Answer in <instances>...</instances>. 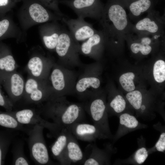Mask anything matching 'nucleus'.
Wrapping results in <instances>:
<instances>
[{
    "mask_svg": "<svg viewBox=\"0 0 165 165\" xmlns=\"http://www.w3.org/2000/svg\"><path fill=\"white\" fill-rule=\"evenodd\" d=\"M14 164L16 165H28L29 164L24 157L23 156H19L16 160Z\"/></svg>",
    "mask_w": 165,
    "mask_h": 165,
    "instance_id": "f704fd0d",
    "label": "nucleus"
},
{
    "mask_svg": "<svg viewBox=\"0 0 165 165\" xmlns=\"http://www.w3.org/2000/svg\"><path fill=\"white\" fill-rule=\"evenodd\" d=\"M137 42L132 43L130 46L131 51L134 53L137 54L140 52L144 55L149 54L152 50V47L150 45H145L141 44L137 39Z\"/></svg>",
    "mask_w": 165,
    "mask_h": 165,
    "instance_id": "2f4dec72",
    "label": "nucleus"
},
{
    "mask_svg": "<svg viewBox=\"0 0 165 165\" xmlns=\"http://www.w3.org/2000/svg\"><path fill=\"white\" fill-rule=\"evenodd\" d=\"M56 23L47 24L44 26L42 31V38L46 48L55 49L61 29Z\"/></svg>",
    "mask_w": 165,
    "mask_h": 165,
    "instance_id": "4468645a",
    "label": "nucleus"
},
{
    "mask_svg": "<svg viewBox=\"0 0 165 165\" xmlns=\"http://www.w3.org/2000/svg\"><path fill=\"white\" fill-rule=\"evenodd\" d=\"M31 152L33 159L38 163L46 164L50 160L48 150L44 141L42 133H40L38 139L34 141L31 146Z\"/></svg>",
    "mask_w": 165,
    "mask_h": 165,
    "instance_id": "2eb2a0df",
    "label": "nucleus"
},
{
    "mask_svg": "<svg viewBox=\"0 0 165 165\" xmlns=\"http://www.w3.org/2000/svg\"><path fill=\"white\" fill-rule=\"evenodd\" d=\"M13 116L21 124L35 125L46 128L55 136L60 132L62 129L53 123L44 119L31 109L19 111L16 112Z\"/></svg>",
    "mask_w": 165,
    "mask_h": 165,
    "instance_id": "39448f33",
    "label": "nucleus"
},
{
    "mask_svg": "<svg viewBox=\"0 0 165 165\" xmlns=\"http://www.w3.org/2000/svg\"><path fill=\"white\" fill-rule=\"evenodd\" d=\"M105 42L104 36L102 31H97L92 36L85 40L81 46L82 52L86 55L92 54L96 47L100 46Z\"/></svg>",
    "mask_w": 165,
    "mask_h": 165,
    "instance_id": "a211bd4d",
    "label": "nucleus"
},
{
    "mask_svg": "<svg viewBox=\"0 0 165 165\" xmlns=\"http://www.w3.org/2000/svg\"><path fill=\"white\" fill-rule=\"evenodd\" d=\"M16 61L11 55H5L0 57V69L7 72L13 71L16 68Z\"/></svg>",
    "mask_w": 165,
    "mask_h": 165,
    "instance_id": "7c9ffc66",
    "label": "nucleus"
},
{
    "mask_svg": "<svg viewBox=\"0 0 165 165\" xmlns=\"http://www.w3.org/2000/svg\"><path fill=\"white\" fill-rule=\"evenodd\" d=\"M51 79L52 85L56 90L61 91L64 88V77L61 70L58 68L54 69L52 72Z\"/></svg>",
    "mask_w": 165,
    "mask_h": 165,
    "instance_id": "a878e982",
    "label": "nucleus"
},
{
    "mask_svg": "<svg viewBox=\"0 0 165 165\" xmlns=\"http://www.w3.org/2000/svg\"><path fill=\"white\" fill-rule=\"evenodd\" d=\"M2 151L0 148V165L1 164Z\"/></svg>",
    "mask_w": 165,
    "mask_h": 165,
    "instance_id": "e433bc0d",
    "label": "nucleus"
},
{
    "mask_svg": "<svg viewBox=\"0 0 165 165\" xmlns=\"http://www.w3.org/2000/svg\"><path fill=\"white\" fill-rule=\"evenodd\" d=\"M10 0H0V17L4 16L8 10Z\"/></svg>",
    "mask_w": 165,
    "mask_h": 165,
    "instance_id": "72a5a7b5",
    "label": "nucleus"
},
{
    "mask_svg": "<svg viewBox=\"0 0 165 165\" xmlns=\"http://www.w3.org/2000/svg\"><path fill=\"white\" fill-rule=\"evenodd\" d=\"M124 6L128 9L130 15L133 17L140 16L149 11L154 4L153 0H121Z\"/></svg>",
    "mask_w": 165,
    "mask_h": 165,
    "instance_id": "f3484780",
    "label": "nucleus"
},
{
    "mask_svg": "<svg viewBox=\"0 0 165 165\" xmlns=\"http://www.w3.org/2000/svg\"><path fill=\"white\" fill-rule=\"evenodd\" d=\"M61 3L69 7L78 17L100 19L104 6L100 0H62Z\"/></svg>",
    "mask_w": 165,
    "mask_h": 165,
    "instance_id": "7ed1b4c3",
    "label": "nucleus"
},
{
    "mask_svg": "<svg viewBox=\"0 0 165 165\" xmlns=\"http://www.w3.org/2000/svg\"><path fill=\"white\" fill-rule=\"evenodd\" d=\"M5 101L0 91V106H4L5 105Z\"/></svg>",
    "mask_w": 165,
    "mask_h": 165,
    "instance_id": "c9c22d12",
    "label": "nucleus"
},
{
    "mask_svg": "<svg viewBox=\"0 0 165 165\" xmlns=\"http://www.w3.org/2000/svg\"><path fill=\"white\" fill-rule=\"evenodd\" d=\"M62 20L68 26L71 35L77 42L85 41L97 31L92 24L81 17L70 19L65 16L62 18Z\"/></svg>",
    "mask_w": 165,
    "mask_h": 165,
    "instance_id": "0eeeda50",
    "label": "nucleus"
},
{
    "mask_svg": "<svg viewBox=\"0 0 165 165\" xmlns=\"http://www.w3.org/2000/svg\"><path fill=\"white\" fill-rule=\"evenodd\" d=\"M159 18L155 16H152L150 13L148 16L132 26L131 31L138 34H162L163 23L162 20Z\"/></svg>",
    "mask_w": 165,
    "mask_h": 165,
    "instance_id": "9b49d317",
    "label": "nucleus"
},
{
    "mask_svg": "<svg viewBox=\"0 0 165 165\" xmlns=\"http://www.w3.org/2000/svg\"><path fill=\"white\" fill-rule=\"evenodd\" d=\"M115 150L110 144L104 149L99 148L95 144L89 145L82 163L84 165H109L111 155L116 152Z\"/></svg>",
    "mask_w": 165,
    "mask_h": 165,
    "instance_id": "423d86ee",
    "label": "nucleus"
},
{
    "mask_svg": "<svg viewBox=\"0 0 165 165\" xmlns=\"http://www.w3.org/2000/svg\"><path fill=\"white\" fill-rule=\"evenodd\" d=\"M21 125L13 116L7 114H0V125L12 129H19Z\"/></svg>",
    "mask_w": 165,
    "mask_h": 165,
    "instance_id": "c756f323",
    "label": "nucleus"
},
{
    "mask_svg": "<svg viewBox=\"0 0 165 165\" xmlns=\"http://www.w3.org/2000/svg\"><path fill=\"white\" fill-rule=\"evenodd\" d=\"M142 97L141 93L137 90L129 92L126 95V98L128 101L137 112L141 106Z\"/></svg>",
    "mask_w": 165,
    "mask_h": 165,
    "instance_id": "c85d7f7f",
    "label": "nucleus"
},
{
    "mask_svg": "<svg viewBox=\"0 0 165 165\" xmlns=\"http://www.w3.org/2000/svg\"><path fill=\"white\" fill-rule=\"evenodd\" d=\"M100 84V80L94 77L84 78L79 80L76 86L77 91L83 92L89 87L91 86L95 89L99 87Z\"/></svg>",
    "mask_w": 165,
    "mask_h": 165,
    "instance_id": "b1692460",
    "label": "nucleus"
},
{
    "mask_svg": "<svg viewBox=\"0 0 165 165\" xmlns=\"http://www.w3.org/2000/svg\"><path fill=\"white\" fill-rule=\"evenodd\" d=\"M70 131L67 127L63 128L56 136L57 139L51 146L53 156L58 159L64 150L68 141Z\"/></svg>",
    "mask_w": 165,
    "mask_h": 165,
    "instance_id": "6ab92c4d",
    "label": "nucleus"
},
{
    "mask_svg": "<svg viewBox=\"0 0 165 165\" xmlns=\"http://www.w3.org/2000/svg\"><path fill=\"white\" fill-rule=\"evenodd\" d=\"M43 114L44 117L51 119L53 123L63 128L77 122H81L84 117L80 107L76 104L65 105L60 103L54 104Z\"/></svg>",
    "mask_w": 165,
    "mask_h": 165,
    "instance_id": "f03ea898",
    "label": "nucleus"
},
{
    "mask_svg": "<svg viewBox=\"0 0 165 165\" xmlns=\"http://www.w3.org/2000/svg\"><path fill=\"white\" fill-rule=\"evenodd\" d=\"M153 127L160 132V135L158 140L154 146L151 148L148 149L149 154H150L155 152H164L165 150V126L162 125L161 123L159 122L154 124Z\"/></svg>",
    "mask_w": 165,
    "mask_h": 165,
    "instance_id": "4be33fe9",
    "label": "nucleus"
},
{
    "mask_svg": "<svg viewBox=\"0 0 165 165\" xmlns=\"http://www.w3.org/2000/svg\"><path fill=\"white\" fill-rule=\"evenodd\" d=\"M121 0H108L100 19L105 42L117 43V39H125L132 26Z\"/></svg>",
    "mask_w": 165,
    "mask_h": 165,
    "instance_id": "f257e3e1",
    "label": "nucleus"
},
{
    "mask_svg": "<svg viewBox=\"0 0 165 165\" xmlns=\"http://www.w3.org/2000/svg\"><path fill=\"white\" fill-rule=\"evenodd\" d=\"M78 46V42L70 32L65 29L61 30L55 49L58 55L63 58L69 54L75 55Z\"/></svg>",
    "mask_w": 165,
    "mask_h": 165,
    "instance_id": "f8f14e48",
    "label": "nucleus"
},
{
    "mask_svg": "<svg viewBox=\"0 0 165 165\" xmlns=\"http://www.w3.org/2000/svg\"><path fill=\"white\" fill-rule=\"evenodd\" d=\"M39 87L38 82L32 78L28 79L25 84V91L30 99L33 102H39L43 98V92Z\"/></svg>",
    "mask_w": 165,
    "mask_h": 165,
    "instance_id": "aec40b11",
    "label": "nucleus"
},
{
    "mask_svg": "<svg viewBox=\"0 0 165 165\" xmlns=\"http://www.w3.org/2000/svg\"><path fill=\"white\" fill-rule=\"evenodd\" d=\"M127 103L124 98L118 94L115 96L110 101L109 106L112 111V114L119 116L124 112Z\"/></svg>",
    "mask_w": 165,
    "mask_h": 165,
    "instance_id": "5701e85b",
    "label": "nucleus"
},
{
    "mask_svg": "<svg viewBox=\"0 0 165 165\" xmlns=\"http://www.w3.org/2000/svg\"><path fill=\"white\" fill-rule=\"evenodd\" d=\"M76 139L70 132L67 144L57 159L61 164L70 165L78 162L82 163L84 160L85 155Z\"/></svg>",
    "mask_w": 165,
    "mask_h": 165,
    "instance_id": "1a4fd4ad",
    "label": "nucleus"
},
{
    "mask_svg": "<svg viewBox=\"0 0 165 165\" xmlns=\"http://www.w3.org/2000/svg\"><path fill=\"white\" fill-rule=\"evenodd\" d=\"M89 113L94 124L106 139H112L113 135L110 131L108 112L103 99L97 98L92 101L89 105Z\"/></svg>",
    "mask_w": 165,
    "mask_h": 165,
    "instance_id": "20e7f679",
    "label": "nucleus"
},
{
    "mask_svg": "<svg viewBox=\"0 0 165 165\" xmlns=\"http://www.w3.org/2000/svg\"><path fill=\"white\" fill-rule=\"evenodd\" d=\"M134 74L132 72H128L122 74L119 78V82L123 88L127 92L134 90L135 86L133 80Z\"/></svg>",
    "mask_w": 165,
    "mask_h": 165,
    "instance_id": "bb28decb",
    "label": "nucleus"
},
{
    "mask_svg": "<svg viewBox=\"0 0 165 165\" xmlns=\"http://www.w3.org/2000/svg\"><path fill=\"white\" fill-rule=\"evenodd\" d=\"M28 12L31 19L38 23L51 20H62L64 17L50 13L42 6L37 3H33L30 6Z\"/></svg>",
    "mask_w": 165,
    "mask_h": 165,
    "instance_id": "ddd939ff",
    "label": "nucleus"
},
{
    "mask_svg": "<svg viewBox=\"0 0 165 165\" xmlns=\"http://www.w3.org/2000/svg\"><path fill=\"white\" fill-rule=\"evenodd\" d=\"M10 27V22L8 19L5 18L0 20V39L6 36Z\"/></svg>",
    "mask_w": 165,
    "mask_h": 165,
    "instance_id": "473e14b6",
    "label": "nucleus"
},
{
    "mask_svg": "<svg viewBox=\"0 0 165 165\" xmlns=\"http://www.w3.org/2000/svg\"><path fill=\"white\" fill-rule=\"evenodd\" d=\"M153 75L155 81L161 83L165 80V62L159 60L155 63L153 68Z\"/></svg>",
    "mask_w": 165,
    "mask_h": 165,
    "instance_id": "cd10ccee",
    "label": "nucleus"
},
{
    "mask_svg": "<svg viewBox=\"0 0 165 165\" xmlns=\"http://www.w3.org/2000/svg\"><path fill=\"white\" fill-rule=\"evenodd\" d=\"M138 140V148L127 159L117 160L115 164L140 165L145 162L149 155L148 148L145 146V141L143 137Z\"/></svg>",
    "mask_w": 165,
    "mask_h": 165,
    "instance_id": "dca6fc26",
    "label": "nucleus"
},
{
    "mask_svg": "<svg viewBox=\"0 0 165 165\" xmlns=\"http://www.w3.org/2000/svg\"><path fill=\"white\" fill-rule=\"evenodd\" d=\"M43 65L42 59L39 57L35 56L29 60L27 66L31 74L35 77H38L42 73Z\"/></svg>",
    "mask_w": 165,
    "mask_h": 165,
    "instance_id": "393cba45",
    "label": "nucleus"
},
{
    "mask_svg": "<svg viewBox=\"0 0 165 165\" xmlns=\"http://www.w3.org/2000/svg\"><path fill=\"white\" fill-rule=\"evenodd\" d=\"M24 80L19 74H13L10 78V90L13 98L17 99L23 94L24 90Z\"/></svg>",
    "mask_w": 165,
    "mask_h": 165,
    "instance_id": "412c9836",
    "label": "nucleus"
},
{
    "mask_svg": "<svg viewBox=\"0 0 165 165\" xmlns=\"http://www.w3.org/2000/svg\"><path fill=\"white\" fill-rule=\"evenodd\" d=\"M68 127L76 139L90 142L94 141L97 139H106L94 124L79 122Z\"/></svg>",
    "mask_w": 165,
    "mask_h": 165,
    "instance_id": "6e6552de",
    "label": "nucleus"
},
{
    "mask_svg": "<svg viewBox=\"0 0 165 165\" xmlns=\"http://www.w3.org/2000/svg\"><path fill=\"white\" fill-rule=\"evenodd\" d=\"M118 117L119 119V127L112 139L114 143L130 132L148 127L147 125L140 123L135 116L130 113L123 112Z\"/></svg>",
    "mask_w": 165,
    "mask_h": 165,
    "instance_id": "9d476101",
    "label": "nucleus"
}]
</instances>
